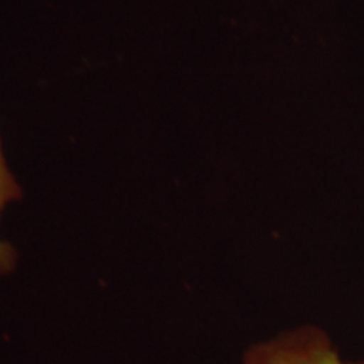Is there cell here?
<instances>
[{
    "instance_id": "3957f363",
    "label": "cell",
    "mask_w": 364,
    "mask_h": 364,
    "mask_svg": "<svg viewBox=\"0 0 364 364\" xmlns=\"http://www.w3.org/2000/svg\"><path fill=\"white\" fill-rule=\"evenodd\" d=\"M349 364H364V358L363 359H358V361H351Z\"/></svg>"
},
{
    "instance_id": "7a4b0ae2",
    "label": "cell",
    "mask_w": 364,
    "mask_h": 364,
    "mask_svg": "<svg viewBox=\"0 0 364 364\" xmlns=\"http://www.w3.org/2000/svg\"><path fill=\"white\" fill-rule=\"evenodd\" d=\"M22 199V188L16 181L12 171L9 169L6 156H4L2 142H0V216L9 204ZM17 263V253L11 243L0 238V275L14 272Z\"/></svg>"
},
{
    "instance_id": "6da1fadb",
    "label": "cell",
    "mask_w": 364,
    "mask_h": 364,
    "mask_svg": "<svg viewBox=\"0 0 364 364\" xmlns=\"http://www.w3.org/2000/svg\"><path fill=\"white\" fill-rule=\"evenodd\" d=\"M243 364H349L334 341L317 326H302L252 346Z\"/></svg>"
}]
</instances>
